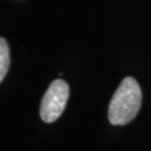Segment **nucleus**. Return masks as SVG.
<instances>
[{"instance_id": "nucleus-1", "label": "nucleus", "mask_w": 151, "mask_h": 151, "mask_svg": "<svg viewBox=\"0 0 151 151\" xmlns=\"http://www.w3.org/2000/svg\"><path fill=\"white\" fill-rule=\"evenodd\" d=\"M142 92L133 77H125L112 96L109 105V121L113 125H124L137 116L141 106Z\"/></svg>"}, {"instance_id": "nucleus-2", "label": "nucleus", "mask_w": 151, "mask_h": 151, "mask_svg": "<svg viewBox=\"0 0 151 151\" xmlns=\"http://www.w3.org/2000/svg\"><path fill=\"white\" fill-rule=\"evenodd\" d=\"M70 96V86L63 80H55L48 86L40 103V118L46 123H53L64 112Z\"/></svg>"}, {"instance_id": "nucleus-3", "label": "nucleus", "mask_w": 151, "mask_h": 151, "mask_svg": "<svg viewBox=\"0 0 151 151\" xmlns=\"http://www.w3.org/2000/svg\"><path fill=\"white\" fill-rule=\"evenodd\" d=\"M10 65V54L9 46L4 37L0 38V82L5 80Z\"/></svg>"}]
</instances>
